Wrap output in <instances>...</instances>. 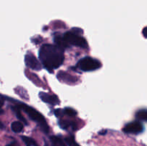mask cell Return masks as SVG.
Returning a JSON list of instances; mask_svg holds the SVG:
<instances>
[{"instance_id":"6da1fadb","label":"cell","mask_w":147,"mask_h":146,"mask_svg":"<svg viewBox=\"0 0 147 146\" xmlns=\"http://www.w3.org/2000/svg\"><path fill=\"white\" fill-rule=\"evenodd\" d=\"M64 50L54 44H45L39 50V59L44 67L53 72L63 64L65 60Z\"/></svg>"},{"instance_id":"7a4b0ae2","label":"cell","mask_w":147,"mask_h":146,"mask_svg":"<svg viewBox=\"0 0 147 146\" xmlns=\"http://www.w3.org/2000/svg\"><path fill=\"white\" fill-rule=\"evenodd\" d=\"M17 107L20 109V110H23L24 113H26L27 114V115L29 116L31 120H32L33 121H34L35 123H37V124L40 125V128L42 129L43 132L45 133H49V126L47 125V121H46L45 118L44 116L42 114H40L39 112H37L35 109H34L33 107H31L30 106L27 105V104H23V103H20L17 105Z\"/></svg>"},{"instance_id":"3957f363","label":"cell","mask_w":147,"mask_h":146,"mask_svg":"<svg viewBox=\"0 0 147 146\" xmlns=\"http://www.w3.org/2000/svg\"><path fill=\"white\" fill-rule=\"evenodd\" d=\"M100 61L90 57H85L77 63V67L83 72H91L98 70L101 67Z\"/></svg>"},{"instance_id":"277c9868","label":"cell","mask_w":147,"mask_h":146,"mask_svg":"<svg viewBox=\"0 0 147 146\" xmlns=\"http://www.w3.org/2000/svg\"><path fill=\"white\" fill-rule=\"evenodd\" d=\"M63 37L69 45H73L84 49L88 47V42L86 39L74 31H67L63 34Z\"/></svg>"},{"instance_id":"5b68a950","label":"cell","mask_w":147,"mask_h":146,"mask_svg":"<svg viewBox=\"0 0 147 146\" xmlns=\"http://www.w3.org/2000/svg\"><path fill=\"white\" fill-rule=\"evenodd\" d=\"M144 130L142 123L139 121H134L128 123L123 128V131L129 134H139Z\"/></svg>"},{"instance_id":"8992f818","label":"cell","mask_w":147,"mask_h":146,"mask_svg":"<svg viewBox=\"0 0 147 146\" xmlns=\"http://www.w3.org/2000/svg\"><path fill=\"white\" fill-rule=\"evenodd\" d=\"M24 62L27 67L31 68L34 70H40L42 69V65L38 61L35 56L31 53H27L24 57Z\"/></svg>"},{"instance_id":"52a82bcc","label":"cell","mask_w":147,"mask_h":146,"mask_svg":"<svg viewBox=\"0 0 147 146\" xmlns=\"http://www.w3.org/2000/svg\"><path fill=\"white\" fill-rule=\"evenodd\" d=\"M39 96L44 102L50 104L51 105H57L60 104V100L55 94H50L46 92H40Z\"/></svg>"},{"instance_id":"ba28073f","label":"cell","mask_w":147,"mask_h":146,"mask_svg":"<svg viewBox=\"0 0 147 146\" xmlns=\"http://www.w3.org/2000/svg\"><path fill=\"white\" fill-rule=\"evenodd\" d=\"M54 41L56 43V45L58 46L60 48H61L62 50H64L65 49L69 47V46H70L67 42H66L65 40L63 39V36H60V35L55 36L54 38Z\"/></svg>"},{"instance_id":"9c48e42d","label":"cell","mask_w":147,"mask_h":146,"mask_svg":"<svg viewBox=\"0 0 147 146\" xmlns=\"http://www.w3.org/2000/svg\"><path fill=\"white\" fill-rule=\"evenodd\" d=\"M59 125H60V127L61 128L64 129V130H67L70 126L73 127V130H76V125L74 122H70L67 121V120H62L60 121H59Z\"/></svg>"},{"instance_id":"30bf717a","label":"cell","mask_w":147,"mask_h":146,"mask_svg":"<svg viewBox=\"0 0 147 146\" xmlns=\"http://www.w3.org/2000/svg\"><path fill=\"white\" fill-rule=\"evenodd\" d=\"M50 141H51L52 146H66L64 141L57 136H51L50 137Z\"/></svg>"},{"instance_id":"8fae6325","label":"cell","mask_w":147,"mask_h":146,"mask_svg":"<svg viewBox=\"0 0 147 146\" xmlns=\"http://www.w3.org/2000/svg\"><path fill=\"white\" fill-rule=\"evenodd\" d=\"M23 124L20 121H15L13 122L11 125V128L14 133H20L23 130Z\"/></svg>"},{"instance_id":"7c38bea8","label":"cell","mask_w":147,"mask_h":146,"mask_svg":"<svg viewBox=\"0 0 147 146\" xmlns=\"http://www.w3.org/2000/svg\"><path fill=\"white\" fill-rule=\"evenodd\" d=\"M136 117L137 120L141 121H146L147 120V110L146 109H142L136 112Z\"/></svg>"},{"instance_id":"4fadbf2b","label":"cell","mask_w":147,"mask_h":146,"mask_svg":"<svg viewBox=\"0 0 147 146\" xmlns=\"http://www.w3.org/2000/svg\"><path fill=\"white\" fill-rule=\"evenodd\" d=\"M12 110H14V112L15 113V115H16V116H17V118H18L19 120L22 122V123H24V125H27V120H25V118L24 117V116H23L22 114L21 113V110H20V109L17 107V106H15V107H12Z\"/></svg>"},{"instance_id":"5bb4252c","label":"cell","mask_w":147,"mask_h":146,"mask_svg":"<svg viewBox=\"0 0 147 146\" xmlns=\"http://www.w3.org/2000/svg\"><path fill=\"white\" fill-rule=\"evenodd\" d=\"M22 140L26 145V146H37L35 141L31 137H27V136H22Z\"/></svg>"},{"instance_id":"9a60e30c","label":"cell","mask_w":147,"mask_h":146,"mask_svg":"<svg viewBox=\"0 0 147 146\" xmlns=\"http://www.w3.org/2000/svg\"><path fill=\"white\" fill-rule=\"evenodd\" d=\"M65 141L68 145L69 146H80V145L76 143L75 137L73 135H70L69 137H67L65 138Z\"/></svg>"},{"instance_id":"2e32d148","label":"cell","mask_w":147,"mask_h":146,"mask_svg":"<svg viewBox=\"0 0 147 146\" xmlns=\"http://www.w3.org/2000/svg\"><path fill=\"white\" fill-rule=\"evenodd\" d=\"M63 113L70 117H75L77 115V112L74 109L70 108V107H65L63 110Z\"/></svg>"},{"instance_id":"e0dca14e","label":"cell","mask_w":147,"mask_h":146,"mask_svg":"<svg viewBox=\"0 0 147 146\" xmlns=\"http://www.w3.org/2000/svg\"><path fill=\"white\" fill-rule=\"evenodd\" d=\"M62 110H60V109H57V110H55V115L56 116H57V117H60L61 116V113H62Z\"/></svg>"},{"instance_id":"ac0fdd59","label":"cell","mask_w":147,"mask_h":146,"mask_svg":"<svg viewBox=\"0 0 147 146\" xmlns=\"http://www.w3.org/2000/svg\"><path fill=\"white\" fill-rule=\"evenodd\" d=\"M7 146H20V145H19V144L17 143V142H12V143H9Z\"/></svg>"},{"instance_id":"d6986e66","label":"cell","mask_w":147,"mask_h":146,"mask_svg":"<svg viewBox=\"0 0 147 146\" xmlns=\"http://www.w3.org/2000/svg\"><path fill=\"white\" fill-rule=\"evenodd\" d=\"M106 133H107V130H101L100 132H99V134L102 135H106Z\"/></svg>"},{"instance_id":"ffe728a7","label":"cell","mask_w":147,"mask_h":146,"mask_svg":"<svg viewBox=\"0 0 147 146\" xmlns=\"http://www.w3.org/2000/svg\"><path fill=\"white\" fill-rule=\"evenodd\" d=\"M146 27H144V29H143V34H144V37H146Z\"/></svg>"},{"instance_id":"44dd1931","label":"cell","mask_w":147,"mask_h":146,"mask_svg":"<svg viewBox=\"0 0 147 146\" xmlns=\"http://www.w3.org/2000/svg\"><path fill=\"white\" fill-rule=\"evenodd\" d=\"M2 128H4V125H3L2 123L0 121V129H2Z\"/></svg>"},{"instance_id":"7402d4cb","label":"cell","mask_w":147,"mask_h":146,"mask_svg":"<svg viewBox=\"0 0 147 146\" xmlns=\"http://www.w3.org/2000/svg\"><path fill=\"white\" fill-rule=\"evenodd\" d=\"M3 104H4V102H3V101H2V100H0V108H1V107H2Z\"/></svg>"},{"instance_id":"603a6c76","label":"cell","mask_w":147,"mask_h":146,"mask_svg":"<svg viewBox=\"0 0 147 146\" xmlns=\"http://www.w3.org/2000/svg\"><path fill=\"white\" fill-rule=\"evenodd\" d=\"M45 146H48V145H47V144H46V145H45Z\"/></svg>"}]
</instances>
